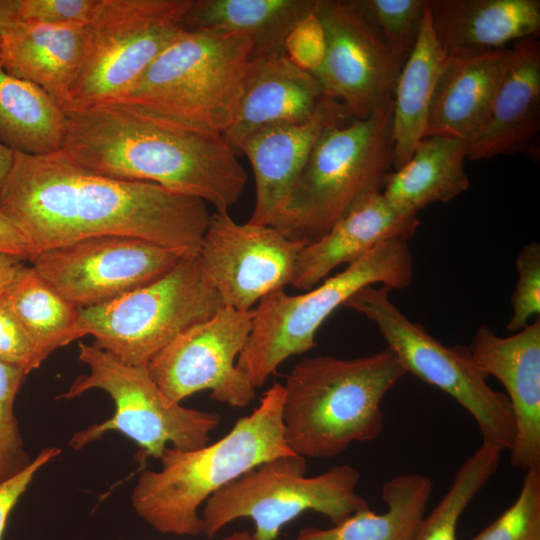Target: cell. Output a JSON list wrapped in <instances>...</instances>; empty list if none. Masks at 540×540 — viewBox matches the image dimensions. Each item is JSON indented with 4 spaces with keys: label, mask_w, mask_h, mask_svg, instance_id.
Segmentation results:
<instances>
[{
    "label": "cell",
    "mask_w": 540,
    "mask_h": 540,
    "mask_svg": "<svg viewBox=\"0 0 540 540\" xmlns=\"http://www.w3.org/2000/svg\"><path fill=\"white\" fill-rule=\"evenodd\" d=\"M0 209L33 255L98 236L134 237L197 254L211 215L201 199L96 173L61 150L15 152Z\"/></svg>",
    "instance_id": "6da1fadb"
},
{
    "label": "cell",
    "mask_w": 540,
    "mask_h": 540,
    "mask_svg": "<svg viewBox=\"0 0 540 540\" xmlns=\"http://www.w3.org/2000/svg\"><path fill=\"white\" fill-rule=\"evenodd\" d=\"M61 152L96 173L151 182L228 212L247 173L223 136L167 127L114 104L66 112Z\"/></svg>",
    "instance_id": "7a4b0ae2"
},
{
    "label": "cell",
    "mask_w": 540,
    "mask_h": 540,
    "mask_svg": "<svg viewBox=\"0 0 540 540\" xmlns=\"http://www.w3.org/2000/svg\"><path fill=\"white\" fill-rule=\"evenodd\" d=\"M283 395L282 383H274L250 414L212 444L165 448L160 469L143 471L133 488L136 514L163 534H202L199 509L212 495L268 460L295 454L284 437Z\"/></svg>",
    "instance_id": "3957f363"
},
{
    "label": "cell",
    "mask_w": 540,
    "mask_h": 540,
    "mask_svg": "<svg viewBox=\"0 0 540 540\" xmlns=\"http://www.w3.org/2000/svg\"><path fill=\"white\" fill-rule=\"evenodd\" d=\"M406 373L388 347L355 358H303L282 384L288 447L305 459L331 458L375 440L383 427L381 401Z\"/></svg>",
    "instance_id": "277c9868"
},
{
    "label": "cell",
    "mask_w": 540,
    "mask_h": 540,
    "mask_svg": "<svg viewBox=\"0 0 540 540\" xmlns=\"http://www.w3.org/2000/svg\"><path fill=\"white\" fill-rule=\"evenodd\" d=\"M252 55L241 33L184 29L114 104L161 125L223 136Z\"/></svg>",
    "instance_id": "5b68a950"
},
{
    "label": "cell",
    "mask_w": 540,
    "mask_h": 540,
    "mask_svg": "<svg viewBox=\"0 0 540 540\" xmlns=\"http://www.w3.org/2000/svg\"><path fill=\"white\" fill-rule=\"evenodd\" d=\"M392 104L324 129L272 227L309 244L382 192L392 171Z\"/></svg>",
    "instance_id": "8992f818"
},
{
    "label": "cell",
    "mask_w": 540,
    "mask_h": 540,
    "mask_svg": "<svg viewBox=\"0 0 540 540\" xmlns=\"http://www.w3.org/2000/svg\"><path fill=\"white\" fill-rule=\"evenodd\" d=\"M412 279L408 241L391 239L305 293L289 295L284 289L275 290L253 308L252 329L237 366L259 388L285 360L315 347L322 323L359 290L371 285L404 289Z\"/></svg>",
    "instance_id": "52a82bcc"
},
{
    "label": "cell",
    "mask_w": 540,
    "mask_h": 540,
    "mask_svg": "<svg viewBox=\"0 0 540 540\" xmlns=\"http://www.w3.org/2000/svg\"><path fill=\"white\" fill-rule=\"evenodd\" d=\"M297 454L268 460L212 495L203 505V534L212 538L239 519L254 523L253 540H276L284 525L308 511L333 524L369 507L357 492L360 472L349 464L306 476Z\"/></svg>",
    "instance_id": "ba28073f"
},
{
    "label": "cell",
    "mask_w": 540,
    "mask_h": 540,
    "mask_svg": "<svg viewBox=\"0 0 540 540\" xmlns=\"http://www.w3.org/2000/svg\"><path fill=\"white\" fill-rule=\"evenodd\" d=\"M223 307L197 254L185 255L158 280L110 302L79 308L76 340L94 345L132 366L149 362L177 336Z\"/></svg>",
    "instance_id": "9c48e42d"
},
{
    "label": "cell",
    "mask_w": 540,
    "mask_h": 540,
    "mask_svg": "<svg viewBox=\"0 0 540 540\" xmlns=\"http://www.w3.org/2000/svg\"><path fill=\"white\" fill-rule=\"evenodd\" d=\"M78 358L88 374L78 376L58 399L71 400L92 389L114 402L112 416L77 431L69 445L79 450L105 433L120 432L134 441L144 457L160 459L168 446L190 450L209 443L220 416L170 400L151 378L146 366L125 364L96 345L78 344Z\"/></svg>",
    "instance_id": "30bf717a"
},
{
    "label": "cell",
    "mask_w": 540,
    "mask_h": 540,
    "mask_svg": "<svg viewBox=\"0 0 540 540\" xmlns=\"http://www.w3.org/2000/svg\"><path fill=\"white\" fill-rule=\"evenodd\" d=\"M391 290L380 285L362 288L345 306L372 321L406 372L452 397L475 419L482 443L510 450L515 421L506 394L487 383V375L469 348L447 346L412 320L391 301Z\"/></svg>",
    "instance_id": "8fae6325"
},
{
    "label": "cell",
    "mask_w": 540,
    "mask_h": 540,
    "mask_svg": "<svg viewBox=\"0 0 540 540\" xmlns=\"http://www.w3.org/2000/svg\"><path fill=\"white\" fill-rule=\"evenodd\" d=\"M191 0H101L89 24L86 58L69 108L110 103L125 94L184 29Z\"/></svg>",
    "instance_id": "7c38bea8"
},
{
    "label": "cell",
    "mask_w": 540,
    "mask_h": 540,
    "mask_svg": "<svg viewBox=\"0 0 540 540\" xmlns=\"http://www.w3.org/2000/svg\"><path fill=\"white\" fill-rule=\"evenodd\" d=\"M188 253L127 236H98L36 252L39 276L78 308L110 302L172 270Z\"/></svg>",
    "instance_id": "4fadbf2b"
},
{
    "label": "cell",
    "mask_w": 540,
    "mask_h": 540,
    "mask_svg": "<svg viewBox=\"0 0 540 540\" xmlns=\"http://www.w3.org/2000/svg\"><path fill=\"white\" fill-rule=\"evenodd\" d=\"M253 309L221 307L208 319L188 328L161 350L146 366L172 401L181 403L204 390L233 408H245L256 388L237 366L252 329Z\"/></svg>",
    "instance_id": "5bb4252c"
},
{
    "label": "cell",
    "mask_w": 540,
    "mask_h": 540,
    "mask_svg": "<svg viewBox=\"0 0 540 540\" xmlns=\"http://www.w3.org/2000/svg\"><path fill=\"white\" fill-rule=\"evenodd\" d=\"M305 245L272 226L241 224L228 212L216 211L197 255L223 307L248 311L267 294L291 285Z\"/></svg>",
    "instance_id": "9a60e30c"
},
{
    "label": "cell",
    "mask_w": 540,
    "mask_h": 540,
    "mask_svg": "<svg viewBox=\"0 0 540 540\" xmlns=\"http://www.w3.org/2000/svg\"><path fill=\"white\" fill-rule=\"evenodd\" d=\"M316 13L327 46L323 64L313 75L325 97L344 104L354 119L390 105L406 59L383 43L353 0H320Z\"/></svg>",
    "instance_id": "2e32d148"
},
{
    "label": "cell",
    "mask_w": 540,
    "mask_h": 540,
    "mask_svg": "<svg viewBox=\"0 0 540 540\" xmlns=\"http://www.w3.org/2000/svg\"><path fill=\"white\" fill-rule=\"evenodd\" d=\"M468 348L507 392L516 429L510 463L525 471L540 467V318L505 337L482 324Z\"/></svg>",
    "instance_id": "e0dca14e"
},
{
    "label": "cell",
    "mask_w": 540,
    "mask_h": 540,
    "mask_svg": "<svg viewBox=\"0 0 540 540\" xmlns=\"http://www.w3.org/2000/svg\"><path fill=\"white\" fill-rule=\"evenodd\" d=\"M352 119L344 104L326 97L308 121L266 126L246 137L238 154L248 158L256 186L248 222L272 226L324 129Z\"/></svg>",
    "instance_id": "ac0fdd59"
},
{
    "label": "cell",
    "mask_w": 540,
    "mask_h": 540,
    "mask_svg": "<svg viewBox=\"0 0 540 540\" xmlns=\"http://www.w3.org/2000/svg\"><path fill=\"white\" fill-rule=\"evenodd\" d=\"M325 98L315 75L287 55L251 58L235 118L223 138L238 154L242 141L253 132L275 124L304 123Z\"/></svg>",
    "instance_id": "d6986e66"
},
{
    "label": "cell",
    "mask_w": 540,
    "mask_h": 540,
    "mask_svg": "<svg viewBox=\"0 0 540 540\" xmlns=\"http://www.w3.org/2000/svg\"><path fill=\"white\" fill-rule=\"evenodd\" d=\"M512 55L511 46L448 56L431 100L424 137L449 136L473 143L488 122Z\"/></svg>",
    "instance_id": "ffe728a7"
},
{
    "label": "cell",
    "mask_w": 540,
    "mask_h": 540,
    "mask_svg": "<svg viewBox=\"0 0 540 540\" xmlns=\"http://www.w3.org/2000/svg\"><path fill=\"white\" fill-rule=\"evenodd\" d=\"M417 214L392 206L382 192L364 199L326 234L298 254L291 285L310 290L342 264H351L377 244L411 239L419 227Z\"/></svg>",
    "instance_id": "44dd1931"
},
{
    "label": "cell",
    "mask_w": 540,
    "mask_h": 540,
    "mask_svg": "<svg viewBox=\"0 0 540 540\" xmlns=\"http://www.w3.org/2000/svg\"><path fill=\"white\" fill-rule=\"evenodd\" d=\"M89 25L19 21L1 36L0 63L44 90L65 112L86 58Z\"/></svg>",
    "instance_id": "7402d4cb"
},
{
    "label": "cell",
    "mask_w": 540,
    "mask_h": 540,
    "mask_svg": "<svg viewBox=\"0 0 540 540\" xmlns=\"http://www.w3.org/2000/svg\"><path fill=\"white\" fill-rule=\"evenodd\" d=\"M427 9L448 56L499 50L540 34L539 0H427Z\"/></svg>",
    "instance_id": "603a6c76"
},
{
    "label": "cell",
    "mask_w": 540,
    "mask_h": 540,
    "mask_svg": "<svg viewBox=\"0 0 540 540\" xmlns=\"http://www.w3.org/2000/svg\"><path fill=\"white\" fill-rule=\"evenodd\" d=\"M511 62L494 97L488 122L468 145L470 160L522 150L540 127V42L528 37L512 44Z\"/></svg>",
    "instance_id": "cb8c5ba5"
},
{
    "label": "cell",
    "mask_w": 540,
    "mask_h": 540,
    "mask_svg": "<svg viewBox=\"0 0 540 540\" xmlns=\"http://www.w3.org/2000/svg\"><path fill=\"white\" fill-rule=\"evenodd\" d=\"M320 0H191L183 25L241 33L252 41L251 58L286 55L285 39L301 19L318 8Z\"/></svg>",
    "instance_id": "d4e9b609"
},
{
    "label": "cell",
    "mask_w": 540,
    "mask_h": 540,
    "mask_svg": "<svg viewBox=\"0 0 540 540\" xmlns=\"http://www.w3.org/2000/svg\"><path fill=\"white\" fill-rule=\"evenodd\" d=\"M468 143L449 136L424 137L410 159L391 171L382 194L395 208L412 214L437 202H448L470 184L465 171Z\"/></svg>",
    "instance_id": "484cf974"
},
{
    "label": "cell",
    "mask_w": 540,
    "mask_h": 540,
    "mask_svg": "<svg viewBox=\"0 0 540 540\" xmlns=\"http://www.w3.org/2000/svg\"><path fill=\"white\" fill-rule=\"evenodd\" d=\"M448 55L436 38L427 9L413 50L399 73L392 104V168L399 169L424 138L428 112Z\"/></svg>",
    "instance_id": "4316f807"
},
{
    "label": "cell",
    "mask_w": 540,
    "mask_h": 540,
    "mask_svg": "<svg viewBox=\"0 0 540 540\" xmlns=\"http://www.w3.org/2000/svg\"><path fill=\"white\" fill-rule=\"evenodd\" d=\"M432 490L426 475L394 476L382 487L384 512L367 507L330 528L305 527L294 540H415Z\"/></svg>",
    "instance_id": "83f0119b"
},
{
    "label": "cell",
    "mask_w": 540,
    "mask_h": 540,
    "mask_svg": "<svg viewBox=\"0 0 540 540\" xmlns=\"http://www.w3.org/2000/svg\"><path fill=\"white\" fill-rule=\"evenodd\" d=\"M66 112L40 87L6 72L0 63V142L14 152L60 151Z\"/></svg>",
    "instance_id": "f1b7e54d"
},
{
    "label": "cell",
    "mask_w": 540,
    "mask_h": 540,
    "mask_svg": "<svg viewBox=\"0 0 540 540\" xmlns=\"http://www.w3.org/2000/svg\"><path fill=\"white\" fill-rule=\"evenodd\" d=\"M42 362L76 340L79 308L51 288L32 266H23L4 292Z\"/></svg>",
    "instance_id": "f546056e"
},
{
    "label": "cell",
    "mask_w": 540,
    "mask_h": 540,
    "mask_svg": "<svg viewBox=\"0 0 540 540\" xmlns=\"http://www.w3.org/2000/svg\"><path fill=\"white\" fill-rule=\"evenodd\" d=\"M501 452L482 443L462 463L446 493L422 520L415 540H457L459 518L497 472Z\"/></svg>",
    "instance_id": "4dcf8cb0"
},
{
    "label": "cell",
    "mask_w": 540,
    "mask_h": 540,
    "mask_svg": "<svg viewBox=\"0 0 540 540\" xmlns=\"http://www.w3.org/2000/svg\"><path fill=\"white\" fill-rule=\"evenodd\" d=\"M383 43L407 59L418 39L427 0H353Z\"/></svg>",
    "instance_id": "1f68e13d"
},
{
    "label": "cell",
    "mask_w": 540,
    "mask_h": 540,
    "mask_svg": "<svg viewBox=\"0 0 540 540\" xmlns=\"http://www.w3.org/2000/svg\"><path fill=\"white\" fill-rule=\"evenodd\" d=\"M27 374L0 362V483L16 476L31 463L15 416L16 396Z\"/></svg>",
    "instance_id": "d6a6232c"
},
{
    "label": "cell",
    "mask_w": 540,
    "mask_h": 540,
    "mask_svg": "<svg viewBox=\"0 0 540 540\" xmlns=\"http://www.w3.org/2000/svg\"><path fill=\"white\" fill-rule=\"evenodd\" d=\"M471 540H540V467L526 471L514 503Z\"/></svg>",
    "instance_id": "836d02e7"
},
{
    "label": "cell",
    "mask_w": 540,
    "mask_h": 540,
    "mask_svg": "<svg viewBox=\"0 0 540 540\" xmlns=\"http://www.w3.org/2000/svg\"><path fill=\"white\" fill-rule=\"evenodd\" d=\"M518 279L511 296L512 315L507 330L514 333L540 315V244H526L516 258Z\"/></svg>",
    "instance_id": "e575fe53"
},
{
    "label": "cell",
    "mask_w": 540,
    "mask_h": 540,
    "mask_svg": "<svg viewBox=\"0 0 540 540\" xmlns=\"http://www.w3.org/2000/svg\"><path fill=\"white\" fill-rule=\"evenodd\" d=\"M326 46L325 30L316 11L297 22L284 43L287 57L296 66L312 74L322 66Z\"/></svg>",
    "instance_id": "d590c367"
},
{
    "label": "cell",
    "mask_w": 540,
    "mask_h": 540,
    "mask_svg": "<svg viewBox=\"0 0 540 540\" xmlns=\"http://www.w3.org/2000/svg\"><path fill=\"white\" fill-rule=\"evenodd\" d=\"M0 362L18 368L27 375L42 364L4 293L0 295Z\"/></svg>",
    "instance_id": "8d00e7d4"
},
{
    "label": "cell",
    "mask_w": 540,
    "mask_h": 540,
    "mask_svg": "<svg viewBox=\"0 0 540 540\" xmlns=\"http://www.w3.org/2000/svg\"><path fill=\"white\" fill-rule=\"evenodd\" d=\"M101 0H20L21 21L89 25Z\"/></svg>",
    "instance_id": "74e56055"
},
{
    "label": "cell",
    "mask_w": 540,
    "mask_h": 540,
    "mask_svg": "<svg viewBox=\"0 0 540 540\" xmlns=\"http://www.w3.org/2000/svg\"><path fill=\"white\" fill-rule=\"evenodd\" d=\"M61 454L58 447L43 448L21 473L0 483V540H3L7 520L13 508L27 490L38 471Z\"/></svg>",
    "instance_id": "f35d334b"
},
{
    "label": "cell",
    "mask_w": 540,
    "mask_h": 540,
    "mask_svg": "<svg viewBox=\"0 0 540 540\" xmlns=\"http://www.w3.org/2000/svg\"><path fill=\"white\" fill-rule=\"evenodd\" d=\"M0 253L29 261L33 250L15 224L0 209Z\"/></svg>",
    "instance_id": "ab89813d"
},
{
    "label": "cell",
    "mask_w": 540,
    "mask_h": 540,
    "mask_svg": "<svg viewBox=\"0 0 540 540\" xmlns=\"http://www.w3.org/2000/svg\"><path fill=\"white\" fill-rule=\"evenodd\" d=\"M23 266L21 259L0 253V295L7 290Z\"/></svg>",
    "instance_id": "60d3db41"
},
{
    "label": "cell",
    "mask_w": 540,
    "mask_h": 540,
    "mask_svg": "<svg viewBox=\"0 0 540 540\" xmlns=\"http://www.w3.org/2000/svg\"><path fill=\"white\" fill-rule=\"evenodd\" d=\"M20 19V0H0V37Z\"/></svg>",
    "instance_id": "b9f144b4"
},
{
    "label": "cell",
    "mask_w": 540,
    "mask_h": 540,
    "mask_svg": "<svg viewBox=\"0 0 540 540\" xmlns=\"http://www.w3.org/2000/svg\"><path fill=\"white\" fill-rule=\"evenodd\" d=\"M15 152L0 142V196L12 169Z\"/></svg>",
    "instance_id": "7bdbcfd3"
},
{
    "label": "cell",
    "mask_w": 540,
    "mask_h": 540,
    "mask_svg": "<svg viewBox=\"0 0 540 540\" xmlns=\"http://www.w3.org/2000/svg\"><path fill=\"white\" fill-rule=\"evenodd\" d=\"M126 540V539H115ZM220 540H253L252 534L246 530L236 531Z\"/></svg>",
    "instance_id": "ee69618b"
},
{
    "label": "cell",
    "mask_w": 540,
    "mask_h": 540,
    "mask_svg": "<svg viewBox=\"0 0 540 540\" xmlns=\"http://www.w3.org/2000/svg\"><path fill=\"white\" fill-rule=\"evenodd\" d=\"M0 47H1V37H0Z\"/></svg>",
    "instance_id": "f6af8a7d"
}]
</instances>
